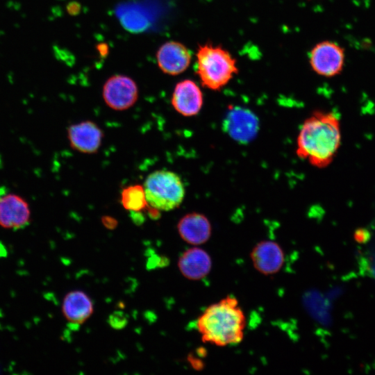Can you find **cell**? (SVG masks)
<instances>
[{"mask_svg":"<svg viewBox=\"0 0 375 375\" xmlns=\"http://www.w3.org/2000/svg\"><path fill=\"white\" fill-rule=\"evenodd\" d=\"M341 142L340 124L331 112L315 111L302 124L297 140L296 153L318 167L333 161Z\"/></svg>","mask_w":375,"mask_h":375,"instance_id":"6da1fadb","label":"cell"},{"mask_svg":"<svg viewBox=\"0 0 375 375\" xmlns=\"http://www.w3.org/2000/svg\"><path fill=\"white\" fill-rule=\"evenodd\" d=\"M196 326L204 342L217 347L235 345L244 338L246 317L238 300L227 296L208 306Z\"/></svg>","mask_w":375,"mask_h":375,"instance_id":"7a4b0ae2","label":"cell"},{"mask_svg":"<svg viewBox=\"0 0 375 375\" xmlns=\"http://www.w3.org/2000/svg\"><path fill=\"white\" fill-rule=\"evenodd\" d=\"M197 74L202 85L219 90L238 72L235 59L220 46L200 44L197 53Z\"/></svg>","mask_w":375,"mask_h":375,"instance_id":"3957f363","label":"cell"},{"mask_svg":"<svg viewBox=\"0 0 375 375\" xmlns=\"http://www.w3.org/2000/svg\"><path fill=\"white\" fill-rule=\"evenodd\" d=\"M143 187L148 205L158 210H174L184 199V185L178 174L171 171L157 170L151 173Z\"/></svg>","mask_w":375,"mask_h":375,"instance_id":"277c9868","label":"cell"},{"mask_svg":"<svg viewBox=\"0 0 375 375\" xmlns=\"http://www.w3.org/2000/svg\"><path fill=\"white\" fill-rule=\"evenodd\" d=\"M102 95L108 107L115 110H124L137 101L138 88L135 81L129 76L115 74L105 82Z\"/></svg>","mask_w":375,"mask_h":375,"instance_id":"5b68a950","label":"cell"},{"mask_svg":"<svg viewBox=\"0 0 375 375\" xmlns=\"http://www.w3.org/2000/svg\"><path fill=\"white\" fill-rule=\"evenodd\" d=\"M309 62L312 70L317 74L333 77L339 74L343 69L344 49L333 42H320L310 51Z\"/></svg>","mask_w":375,"mask_h":375,"instance_id":"8992f818","label":"cell"},{"mask_svg":"<svg viewBox=\"0 0 375 375\" xmlns=\"http://www.w3.org/2000/svg\"><path fill=\"white\" fill-rule=\"evenodd\" d=\"M31 211L28 201L14 192L0 194V226L7 229H20L30 223Z\"/></svg>","mask_w":375,"mask_h":375,"instance_id":"52a82bcc","label":"cell"},{"mask_svg":"<svg viewBox=\"0 0 375 375\" xmlns=\"http://www.w3.org/2000/svg\"><path fill=\"white\" fill-rule=\"evenodd\" d=\"M156 56L160 69L172 76L185 72L192 60L191 53L187 47L173 40L163 43L158 49Z\"/></svg>","mask_w":375,"mask_h":375,"instance_id":"ba28073f","label":"cell"},{"mask_svg":"<svg viewBox=\"0 0 375 375\" xmlns=\"http://www.w3.org/2000/svg\"><path fill=\"white\" fill-rule=\"evenodd\" d=\"M224 128L233 140L246 143L256 136L258 121L249 110L234 107L229 110L224 122Z\"/></svg>","mask_w":375,"mask_h":375,"instance_id":"9c48e42d","label":"cell"},{"mask_svg":"<svg viewBox=\"0 0 375 375\" xmlns=\"http://www.w3.org/2000/svg\"><path fill=\"white\" fill-rule=\"evenodd\" d=\"M67 138L72 149L83 153H94L99 149L103 132L92 121H84L67 128Z\"/></svg>","mask_w":375,"mask_h":375,"instance_id":"30bf717a","label":"cell"},{"mask_svg":"<svg viewBox=\"0 0 375 375\" xmlns=\"http://www.w3.org/2000/svg\"><path fill=\"white\" fill-rule=\"evenodd\" d=\"M172 105L179 114L191 117L198 114L203 105V94L198 85L190 79L178 82L173 91Z\"/></svg>","mask_w":375,"mask_h":375,"instance_id":"8fae6325","label":"cell"},{"mask_svg":"<svg viewBox=\"0 0 375 375\" xmlns=\"http://www.w3.org/2000/svg\"><path fill=\"white\" fill-rule=\"evenodd\" d=\"M250 257L254 268L264 275L277 273L284 262L282 248L276 242L270 240L258 242L252 249Z\"/></svg>","mask_w":375,"mask_h":375,"instance_id":"7c38bea8","label":"cell"},{"mask_svg":"<svg viewBox=\"0 0 375 375\" xmlns=\"http://www.w3.org/2000/svg\"><path fill=\"white\" fill-rule=\"evenodd\" d=\"M178 232L181 238L192 245H199L206 242L211 235V224L203 214L188 213L178 223Z\"/></svg>","mask_w":375,"mask_h":375,"instance_id":"4fadbf2b","label":"cell"},{"mask_svg":"<svg viewBox=\"0 0 375 375\" xmlns=\"http://www.w3.org/2000/svg\"><path fill=\"white\" fill-rule=\"evenodd\" d=\"M178 266L185 278L194 281L200 280L210 272L212 261L206 251L199 247H192L181 256Z\"/></svg>","mask_w":375,"mask_h":375,"instance_id":"5bb4252c","label":"cell"},{"mask_svg":"<svg viewBox=\"0 0 375 375\" xmlns=\"http://www.w3.org/2000/svg\"><path fill=\"white\" fill-rule=\"evenodd\" d=\"M62 311L65 318L73 324H82L93 312V305L88 296L81 291H72L66 294Z\"/></svg>","mask_w":375,"mask_h":375,"instance_id":"9a60e30c","label":"cell"},{"mask_svg":"<svg viewBox=\"0 0 375 375\" xmlns=\"http://www.w3.org/2000/svg\"><path fill=\"white\" fill-rule=\"evenodd\" d=\"M123 207L131 212H140L148 206L144 187L141 185H129L121 192Z\"/></svg>","mask_w":375,"mask_h":375,"instance_id":"2e32d148","label":"cell"},{"mask_svg":"<svg viewBox=\"0 0 375 375\" xmlns=\"http://www.w3.org/2000/svg\"><path fill=\"white\" fill-rule=\"evenodd\" d=\"M103 225L108 228H114L117 225V221L110 217H105L102 219Z\"/></svg>","mask_w":375,"mask_h":375,"instance_id":"e0dca14e","label":"cell"},{"mask_svg":"<svg viewBox=\"0 0 375 375\" xmlns=\"http://www.w3.org/2000/svg\"><path fill=\"white\" fill-rule=\"evenodd\" d=\"M188 360H189L190 362L191 363L192 366L194 369H200L201 368V366L202 365V362H201V360H199L198 359H196V358L192 357L191 356H189Z\"/></svg>","mask_w":375,"mask_h":375,"instance_id":"ac0fdd59","label":"cell"}]
</instances>
